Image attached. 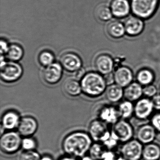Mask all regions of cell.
<instances>
[{
	"mask_svg": "<svg viewBox=\"0 0 160 160\" xmlns=\"http://www.w3.org/2000/svg\"><path fill=\"white\" fill-rule=\"evenodd\" d=\"M92 145V139L88 133L82 131H76L64 138L62 148L66 155L82 158L89 152Z\"/></svg>",
	"mask_w": 160,
	"mask_h": 160,
	"instance_id": "6da1fadb",
	"label": "cell"
},
{
	"mask_svg": "<svg viewBox=\"0 0 160 160\" xmlns=\"http://www.w3.org/2000/svg\"><path fill=\"white\" fill-rule=\"evenodd\" d=\"M80 82L82 92L89 97H98L105 90V79L98 73H87L80 79Z\"/></svg>",
	"mask_w": 160,
	"mask_h": 160,
	"instance_id": "7a4b0ae2",
	"label": "cell"
},
{
	"mask_svg": "<svg viewBox=\"0 0 160 160\" xmlns=\"http://www.w3.org/2000/svg\"><path fill=\"white\" fill-rule=\"evenodd\" d=\"M9 46L7 43V42L5 40L2 39L1 40V54H6L9 48Z\"/></svg>",
	"mask_w": 160,
	"mask_h": 160,
	"instance_id": "836d02e7",
	"label": "cell"
},
{
	"mask_svg": "<svg viewBox=\"0 0 160 160\" xmlns=\"http://www.w3.org/2000/svg\"><path fill=\"white\" fill-rule=\"evenodd\" d=\"M40 153L35 150L24 151L19 156V160H41Z\"/></svg>",
	"mask_w": 160,
	"mask_h": 160,
	"instance_id": "f1b7e54d",
	"label": "cell"
},
{
	"mask_svg": "<svg viewBox=\"0 0 160 160\" xmlns=\"http://www.w3.org/2000/svg\"><path fill=\"white\" fill-rule=\"evenodd\" d=\"M158 3L159 0H132L131 10L137 17L148 19L154 13Z\"/></svg>",
	"mask_w": 160,
	"mask_h": 160,
	"instance_id": "5b68a950",
	"label": "cell"
},
{
	"mask_svg": "<svg viewBox=\"0 0 160 160\" xmlns=\"http://www.w3.org/2000/svg\"><path fill=\"white\" fill-rule=\"evenodd\" d=\"M37 147L36 141L31 137H24L22 140V148L24 151L35 150Z\"/></svg>",
	"mask_w": 160,
	"mask_h": 160,
	"instance_id": "f546056e",
	"label": "cell"
},
{
	"mask_svg": "<svg viewBox=\"0 0 160 160\" xmlns=\"http://www.w3.org/2000/svg\"><path fill=\"white\" fill-rule=\"evenodd\" d=\"M152 122L153 126L160 131V115L155 116L152 119Z\"/></svg>",
	"mask_w": 160,
	"mask_h": 160,
	"instance_id": "d590c367",
	"label": "cell"
},
{
	"mask_svg": "<svg viewBox=\"0 0 160 160\" xmlns=\"http://www.w3.org/2000/svg\"><path fill=\"white\" fill-rule=\"evenodd\" d=\"M132 105L130 102H125L120 106L119 113L123 118L130 117L132 112Z\"/></svg>",
	"mask_w": 160,
	"mask_h": 160,
	"instance_id": "1f68e13d",
	"label": "cell"
},
{
	"mask_svg": "<svg viewBox=\"0 0 160 160\" xmlns=\"http://www.w3.org/2000/svg\"><path fill=\"white\" fill-rule=\"evenodd\" d=\"M142 155L145 160H158L160 157V148L155 145H149L144 149Z\"/></svg>",
	"mask_w": 160,
	"mask_h": 160,
	"instance_id": "cb8c5ba5",
	"label": "cell"
},
{
	"mask_svg": "<svg viewBox=\"0 0 160 160\" xmlns=\"http://www.w3.org/2000/svg\"><path fill=\"white\" fill-rule=\"evenodd\" d=\"M63 88L66 94L72 97L79 96L82 92L80 82L76 78L66 79L63 83Z\"/></svg>",
	"mask_w": 160,
	"mask_h": 160,
	"instance_id": "9a60e30c",
	"label": "cell"
},
{
	"mask_svg": "<svg viewBox=\"0 0 160 160\" xmlns=\"http://www.w3.org/2000/svg\"><path fill=\"white\" fill-rule=\"evenodd\" d=\"M86 73L83 68H81L76 72V78L77 79H81L83 76L85 75Z\"/></svg>",
	"mask_w": 160,
	"mask_h": 160,
	"instance_id": "74e56055",
	"label": "cell"
},
{
	"mask_svg": "<svg viewBox=\"0 0 160 160\" xmlns=\"http://www.w3.org/2000/svg\"><path fill=\"white\" fill-rule=\"evenodd\" d=\"M143 92V90L139 84L133 83L126 89L125 95L127 99L134 101L139 98Z\"/></svg>",
	"mask_w": 160,
	"mask_h": 160,
	"instance_id": "603a6c76",
	"label": "cell"
},
{
	"mask_svg": "<svg viewBox=\"0 0 160 160\" xmlns=\"http://www.w3.org/2000/svg\"><path fill=\"white\" fill-rule=\"evenodd\" d=\"M58 160H78L77 158L75 157H72V156H69V155H65V156H62Z\"/></svg>",
	"mask_w": 160,
	"mask_h": 160,
	"instance_id": "f35d334b",
	"label": "cell"
},
{
	"mask_svg": "<svg viewBox=\"0 0 160 160\" xmlns=\"http://www.w3.org/2000/svg\"><path fill=\"white\" fill-rule=\"evenodd\" d=\"M55 57L52 52L48 50L42 51L39 55V63L44 67H46L54 62Z\"/></svg>",
	"mask_w": 160,
	"mask_h": 160,
	"instance_id": "4316f807",
	"label": "cell"
},
{
	"mask_svg": "<svg viewBox=\"0 0 160 160\" xmlns=\"http://www.w3.org/2000/svg\"><path fill=\"white\" fill-rule=\"evenodd\" d=\"M95 14L98 19L103 21L110 20L113 16L111 9L105 5L97 7L95 11Z\"/></svg>",
	"mask_w": 160,
	"mask_h": 160,
	"instance_id": "484cf974",
	"label": "cell"
},
{
	"mask_svg": "<svg viewBox=\"0 0 160 160\" xmlns=\"http://www.w3.org/2000/svg\"><path fill=\"white\" fill-rule=\"evenodd\" d=\"M60 63L64 70L69 72H76L82 68L81 59L72 52L63 54L60 59Z\"/></svg>",
	"mask_w": 160,
	"mask_h": 160,
	"instance_id": "ba28073f",
	"label": "cell"
},
{
	"mask_svg": "<svg viewBox=\"0 0 160 160\" xmlns=\"http://www.w3.org/2000/svg\"><path fill=\"white\" fill-rule=\"evenodd\" d=\"M105 151L102 145L98 143H94L92 145L89 151V156L95 160H101Z\"/></svg>",
	"mask_w": 160,
	"mask_h": 160,
	"instance_id": "83f0119b",
	"label": "cell"
},
{
	"mask_svg": "<svg viewBox=\"0 0 160 160\" xmlns=\"http://www.w3.org/2000/svg\"><path fill=\"white\" fill-rule=\"evenodd\" d=\"M96 70L102 75H108L113 68V61L108 55L102 54L96 58L94 62Z\"/></svg>",
	"mask_w": 160,
	"mask_h": 160,
	"instance_id": "5bb4252c",
	"label": "cell"
},
{
	"mask_svg": "<svg viewBox=\"0 0 160 160\" xmlns=\"http://www.w3.org/2000/svg\"><path fill=\"white\" fill-rule=\"evenodd\" d=\"M125 32L129 36H137L140 34L144 28V23L141 18L132 16L125 20L124 24Z\"/></svg>",
	"mask_w": 160,
	"mask_h": 160,
	"instance_id": "7c38bea8",
	"label": "cell"
},
{
	"mask_svg": "<svg viewBox=\"0 0 160 160\" xmlns=\"http://www.w3.org/2000/svg\"><path fill=\"white\" fill-rule=\"evenodd\" d=\"M114 78L118 85L121 87H125L132 81V75L130 69L126 67H121L116 71Z\"/></svg>",
	"mask_w": 160,
	"mask_h": 160,
	"instance_id": "2e32d148",
	"label": "cell"
},
{
	"mask_svg": "<svg viewBox=\"0 0 160 160\" xmlns=\"http://www.w3.org/2000/svg\"><path fill=\"white\" fill-rule=\"evenodd\" d=\"M114 132L118 139L122 141H127L132 136V130L131 126L125 122H118L115 126Z\"/></svg>",
	"mask_w": 160,
	"mask_h": 160,
	"instance_id": "e0dca14e",
	"label": "cell"
},
{
	"mask_svg": "<svg viewBox=\"0 0 160 160\" xmlns=\"http://www.w3.org/2000/svg\"><path fill=\"white\" fill-rule=\"evenodd\" d=\"M21 65L15 62H7L2 55L1 58V78L3 82L12 83L18 81L23 75Z\"/></svg>",
	"mask_w": 160,
	"mask_h": 160,
	"instance_id": "3957f363",
	"label": "cell"
},
{
	"mask_svg": "<svg viewBox=\"0 0 160 160\" xmlns=\"http://www.w3.org/2000/svg\"><path fill=\"white\" fill-rule=\"evenodd\" d=\"M63 69L60 63L58 62H54L51 65L45 67L42 72L43 80L49 85L58 84L61 80Z\"/></svg>",
	"mask_w": 160,
	"mask_h": 160,
	"instance_id": "52a82bcc",
	"label": "cell"
},
{
	"mask_svg": "<svg viewBox=\"0 0 160 160\" xmlns=\"http://www.w3.org/2000/svg\"><path fill=\"white\" fill-rule=\"evenodd\" d=\"M143 92L148 96H152L156 93V89L154 86H150L143 90Z\"/></svg>",
	"mask_w": 160,
	"mask_h": 160,
	"instance_id": "d6a6232c",
	"label": "cell"
},
{
	"mask_svg": "<svg viewBox=\"0 0 160 160\" xmlns=\"http://www.w3.org/2000/svg\"><path fill=\"white\" fill-rule=\"evenodd\" d=\"M24 55L23 48L19 45L12 44L9 46L6 53V58L10 61L17 62L20 60Z\"/></svg>",
	"mask_w": 160,
	"mask_h": 160,
	"instance_id": "ffe728a7",
	"label": "cell"
},
{
	"mask_svg": "<svg viewBox=\"0 0 160 160\" xmlns=\"http://www.w3.org/2000/svg\"><path fill=\"white\" fill-rule=\"evenodd\" d=\"M112 14L118 18L127 16L131 9V4L128 0H113L110 5Z\"/></svg>",
	"mask_w": 160,
	"mask_h": 160,
	"instance_id": "4fadbf2b",
	"label": "cell"
},
{
	"mask_svg": "<svg viewBox=\"0 0 160 160\" xmlns=\"http://www.w3.org/2000/svg\"><path fill=\"white\" fill-rule=\"evenodd\" d=\"M22 140L18 132L11 131L3 133L0 138L1 149L5 154H14L22 148Z\"/></svg>",
	"mask_w": 160,
	"mask_h": 160,
	"instance_id": "277c9868",
	"label": "cell"
},
{
	"mask_svg": "<svg viewBox=\"0 0 160 160\" xmlns=\"http://www.w3.org/2000/svg\"><path fill=\"white\" fill-rule=\"evenodd\" d=\"M153 76L152 74L148 70L140 71L138 76V80L141 84L146 85L149 84L152 80Z\"/></svg>",
	"mask_w": 160,
	"mask_h": 160,
	"instance_id": "4dcf8cb0",
	"label": "cell"
},
{
	"mask_svg": "<svg viewBox=\"0 0 160 160\" xmlns=\"http://www.w3.org/2000/svg\"><path fill=\"white\" fill-rule=\"evenodd\" d=\"M99 115L100 118L103 121L114 123L117 121L118 113L113 108L106 107L101 110Z\"/></svg>",
	"mask_w": 160,
	"mask_h": 160,
	"instance_id": "44dd1931",
	"label": "cell"
},
{
	"mask_svg": "<svg viewBox=\"0 0 160 160\" xmlns=\"http://www.w3.org/2000/svg\"><path fill=\"white\" fill-rule=\"evenodd\" d=\"M41 160H54V159L49 155H45L42 156Z\"/></svg>",
	"mask_w": 160,
	"mask_h": 160,
	"instance_id": "ab89813d",
	"label": "cell"
},
{
	"mask_svg": "<svg viewBox=\"0 0 160 160\" xmlns=\"http://www.w3.org/2000/svg\"><path fill=\"white\" fill-rule=\"evenodd\" d=\"M122 89L118 85H113L108 88L106 97L109 101L116 102L119 101L122 96Z\"/></svg>",
	"mask_w": 160,
	"mask_h": 160,
	"instance_id": "d4e9b609",
	"label": "cell"
},
{
	"mask_svg": "<svg viewBox=\"0 0 160 160\" xmlns=\"http://www.w3.org/2000/svg\"><path fill=\"white\" fill-rule=\"evenodd\" d=\"M88 130L92 139L96 142H105L111 135L104 122L98 120H94L90 123Z\"/></svg>",
	"mask_w": 160,
	"mask_h": 160,
	"instance_id": "8992f818",
	"label": "cell"
},
{
	"mask_svg": "<svg viewBox=\"0 0 160 160\" xmlns=\"http://www.w3.org/2000/svg\"><path fill=\"white\" fill-rule=\"evenodd\" d=\"M122 152L126 160H139L143 154L142 146L137 141H132L124 145Z\"/></svg>",
	"mask_w": 160,
	"mask_h": 160,
	"instance_id": "30bf717a",
	"label": "cell"
},
{
	"mask_svg": "<svg viewBox=\"0 0 160 160\" xmlns=\"http://www.w3.org/2000/svg\"><path fill=\"white\" fill-rule=\"evenodd\" d=\"M21 118L16 111H7L3 114L2 118L1 129L11 131L18 128Z\"/></svg>",
	"mask_w": 160,
	"mask_h": 160,
	"instance_id": "8fae6325",
	"label": "cell"
},
{
	"mask_svg": "<svg viewBox=\"0 0 160 160\" xmlns=\"http://www.w3.org/2000/svg\"><path fill=\"white\" fill-rule=\"evenodd\" d=\"M153 108L152 102L147 99H143L139 101L136 106V114L139 118H145L149 116Z\"/></svg>",
	"mask_w": 160,
	"mask_h": 160,
	"instance_id": "ac0fdd59",
	"label": "cell"
},
{
	"mask_svg": "<svg viewBox=\"0 0 160 160\" xmlns=\"http://www.w3.org/2000/svg\"><path fill=\"white\" fill-rule=\"evenodd\" d=\"M80 160H95L93 159V158H92L91 157L89 156V155H85L84 157H82L81 158Z\"/></svg>",
	"mask_w": 160,
	"mask_h": 160,
	"instance_id": "60d3db41",
	"label": "cell"
},
{
	"mask_svg": "<svg viewBox=\"0 0 160 160\" xmlns=\"http://www.w3.org/2000/svg\"><path fill=\"white\" fill-rule=\"evenodd\" d=\"M107 31L109 36L112 38H120L125 34L124 25L119 21H113L108 25Z\"/></svg>",
	"mask_w": 160,
	"mask_h": 160,
	"instance_id": "d6986e66",
	"label": "cell"
},
{
	"mask_svg": "<svg viewBox=\"0 0 160 160\" xmlns=\"http://www.w3.org/2000/svg\"><path fill=\"white\" fill-rule=\"evenodd\" d=\"M152 102V104H153V107L155 108L156 109H160V95L154 96Z\"/></svg>",
	"mask_w": 160,
	"mask_h": 160,
	"instance_id": "8d00e7d4",
	"label": "cell"
},
{
	"mask_svg": "<svg viewBox=\"0 0 160 160\" xmlns=\"http://www.w3.org/2000/svg\"><path fill=\"white\" fill-rule=\"evenodd\" d=\"M154 129L149 125L142 127L138 134V139L144 143L151 142L154 138Z\"/></svg>",
	"mask_w": 160,
	"mask_h": 160,
	"instance_id": "7402d4cb",
	"label": "cell"
},
{
	"mask_svg": "<svg viewBox=\"0 0 160 160\" xmlns=\"http://www.w3.org/2000/svg\"><path fill=\"white\" fill-rule=\"evenodd\" d=\"M101 160H115V155L110 151H105Z\"/></svg>",
	"mask_w": 160,
	"mask_h": 160,
	"instance_id": "e575fe53",
	"label": "cell"
},
{
	"mask_svg": "<svg viewBox=\"0 0 160 160\" xmlns=\"http://www.w3.org/2000/svg\"><path fill=\"white\" fill-rule=\"evenodd\" d=\"M38 128V122L34 118L31 116H25L21 118L17 129L21 136L28 137L34 134Z\"/></svg>",
	"mask_w": 160,
	"mask_h": 160,
	"instance_id": "9c48e42d",
	"label": "cell"
}]
</instances>
